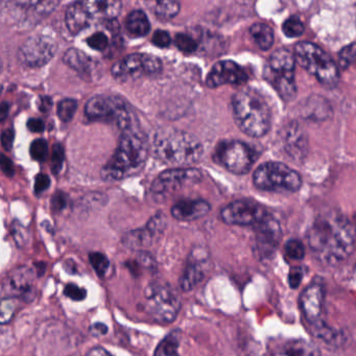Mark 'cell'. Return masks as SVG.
I'll use <instances>...</instances> for the list:
<instances>
[{
    "label": "cell",
    "instance_id": "681fc988",
    "mask_svg": "<svg viewBox=\"0 0 356 356\" xmlns=\"http://www.w3.org/2000/svg\"><path fill=\"white\" fill-rule=\"evenodd\" d=\"M67 201H66V195H64L62 191H58L55 195H54L53 200H51V207L55 211H60L65 207Z\"/></svg>",
    "mask_w": 356,
    "mask_h": 356
},
{
    "label": "cell",
    "instance_id": "d590c367",
    "mask_svg": "<svg viewBox=\"0 0 356 356\" xmlns=\"http://www.w3.org/2000/svg\"><path fill=\"white\" fill-rule=\"evenodd\" d=\"M89 261L99 277H104L109 270L110 261L107 256L99 252L89 254Z\"/></svg>",
    "mask_w": 356,
    "mask_h": 356
},
{
    "label": "cell",
    "instance_id": "5bb4252c",
    "mask_svg": "<svg viewBox=\"0 0 356 356\" xmlns=\"http://www.w3.org/2000/svg\"><path fill=\"white\" fill-rule=\"evenodd\" d=\"M268 214V211L256 202L236 200L222 208L220 218L231 226L254 227L259 224Z\"/></svg>",
    "mask_w": 356,
    "mask_h": 356
},
{
    "label": "cell",
    "instance_id": "8992f818",
    "mask_svg": "<svg viewBox=\"0 0 356 356\" xmlns=\"http://www.w3.org/2000/svg\"><path fill=\"white\" fill-rule=\"evenodd\" d=\"M85 114L89 120L114 124L122 132L136 127L132 110L122 99L112 95L91 97L85 107Z\"/></svg>",
    "mask_w": 356,
    "mask_h": 356
},
{
    "label": "cell",
    "instance_id": "30bf717a",
    "mask_svg": "<svg viewBox=\"0 0 356 356\" xmlns=\"http://www.w3.org/2000/svg\"><path fill=\"white\" fill-rule=\"evenodd\" d=\"M162 72V62L155 56L132 54L114 64L111 72L118 82L138 80L143 76H157Z\"/></svg>",
    "mask_w": 356,
    "mask_h": 356
},
{
    "label": "cell",
    "instance_id": "74e56055",
    "mask_svg": "<svg viewBox=\"0 0 356 356\" xmlns=\"http://www.w3.org/2000/svg\"><path fill=\"white\" fill-rule=\"evenodd\" d=\"M31 156L35 161H44L49 155V145L44 139H36L31 145Z\"/></svg>",
    "mask_w": 356,
    "mask_h": 356
},
{
    "label": "cell",
    "instance_id": "f6af8a7d",
    "mask_svg": "<svg viewBox=\"0 0 356 356\" xmlns=\"http://www.w3.org/2000/svg\"><path fill=\"white\" fill-rule=\"evenodd\" d=\"M49 186H51V179L47 175L39 174L36 177L34 191L37 195H40L41 193H44L45 191L49 188Z\"/></svg>",
    "mask_w": 356,
    "mask_h": 356
},
{
    "label": "cell",
    "instance_id": "836d02e7",
    "mask_svg": "<svg viewBox=\"0 0 356 356\" xmlns=\"http://www.w3.org/2000/svg\"><path fill=\"white\" fill-rule=\"evenodd\" d=\"M285 256L293 261H300L305 256V247L302 241L291 239L284 245Z\"/></svg>",
    "mask_w": 356,
    "mask_h": 356
},
{
    "label": "cell",
    "instance_id": "c3c4849f",
    "mask_svg": "<svg viewBox=\"0 0 356 356\" xmlns=\"http://www.w3.org/2000/svg\"><path fill=\"white\" fill-rule=\"evenodd\" d=\"M14 137H15V134H14V131L12 129L3 131L0 139H1V145H3L6 151H11L12 147H13Z\"/></svg>",
    "mask_w": 356,
    "mask_h": 356
},
{
    "label": "cell",
    "instance_id": "db71d44e",
    "mask_svg": "<svg viewBox=\"0 0 356 356\" xmlns=\"http://www.w3.org/2000/svg\"><path fill=\"white\" fill-rule=\"evenodd\" d=\"M86 356H113L102 347L93 348L87 353Z\"/></svg>",
    "mask_w": 356,
    "mask_h": 356
},
{
    "label": "cell",
    "instance_id": "4316f807",
    "mask_svg": "<svg viewBox=\"0 0 356 356\" xmlns=\"http://www.w3.org/2000/svg\"><path fill=\"white\" fill-rule=\"evenodd\" d=\"M127 32L134 38L147 36L151 31V24L145 12L135 10L129 14L126 20Z\"/></svg>",
    "mask_w": 356,
    "mask_h": 356
},
{
    "label": "cell",
    "instance_id": "ab89813d",
    "mask_svg": "<svg viewBox=\"0 0 356 356\" xmlns=\"http://www.w3.org/2000/svg\"><path fill=\"white\" fill-rule=\"evenodd\" d=\"M355 58V43H351L343 47L339 54V64L341 70H347L353 64Z\"/></svg>",
    "mask_w": 356,
    "mask_h": 356
},
{
    "label": "cell",
    "instance_id": "e575fe53",
    "mask_svg": "<svg viewBox=\"0 0 356 356\" xmlns=\"http://www.w3.org/2000/svg\"><path fill=\"white\" fill-rule=\"evenodd\" d=\"M76 109H78V103H76V99H63L58 105V116L63 122H70L74 118Z\"/></svg>",
    "mask_w": 356,
    "mask_h": 356
},
{
    "label": "cell",
    "instance_id": "8d00e7d4",
    "mask_svg": "<svg viewBox=\"0 0 356 356\" xmlns=\"http://www.w3.org/2000/svg\"><path fill=\"white\" fill-rule=\"evenodd\" d=\"M175 44L182 53H195L197 49V43L193 37L186 34H178L175 37Z\"/></svg>",
    "mask_w": 356,
    "mask_h": 356
},
{
    "label": "cell",
    "instance_id": "5b68a950",
    "mask_svg": "<svg viewBox=\"0 0 356 356\" xmlns=\"http://www.w3.org/2000/svg\"><path fill=\"white\" fill-rule=\"evenodd\" d=\"M293 56L296 62L324 86L334 87L339 82L337 63L318 45L310 42L298 43Z\"/></svg>",
    "mask_w": 356,
    "mask_h": 356
},
{
    "label": "cell",
    "instance_id": "f546056e",
    "mask_svg": "<svg viewBox=\"0 0 356 356\" xmlns=\"http://www.w3.org/2000/svg\"><path fill=\"white\" fill-rule=\"evenodd\" d=\"M180 335L178 331L170 333L161 343L158 345L154 356H180L179 355Z\"/></svg>",
    "mask_w": 356,
    "mask_h": 356
},
{
    "label": "cell",
    "instance_id": "d4e9b609",
    "mask_svg": "<svg viewBox=\"0 0 356 356\" xmlns=\"http://www.w3.org/2000/svg\"><path fill=\"white\" fill-rule=\"evenodd\" d=\"M63 62L72 70L83 76H90L95 70V61L84 51L78 49H70L64 54Z\"/></svg>",
    "mask_w": 356,
    "mask_h": 356
},
{
    "label": "cell",
    "instance_id": "f35d334b",
    "mask_svg": "<svg viewBox=\"0 0 356 356\" xmlns=\"http://www.w3.org/2000/svg\"><path fill=\"white\" fill-rule=\"evenodd\" d=\"M64 149L60 143H55L53 147V153H51V170L55 176L60 174L62 166H63Z\"/></svg>",
    "mask_w": 356,
    "mask_h": 356
},
{
    "label": "cell",
    "instance_id": "8fae6325",
    "mask_svg": "<svg viewBox=\"0 0 356 356\" xmlns=\"http://www.w3.org/2000/svg\"><path fill=\"white\" fill-rule=\"evenodd\" d=\"M214 160L233 174L245 175L253 166L255 155L253 149L241 141L225 140L216 147Z\"/></svg>",
    "mask_w": 356,
    "mask_h": 356
},
{
    "label": "cell",
    "instance_id": "11a10c76",
    "mask_svg": "<svg viewBox=\"0 0 356 356\" xmlns=\"http://www.w3.org/2000/svg\"><path fill=\"white\" fill-rule=\"evenodd\" d=\"M9 105L7 103L0 104V122H3L9 115Z\"/></svg>",
    "mask_w": 356,
    "mask_h": 356
},
{
    "label": "cell",
    "instance_id": "6da1fadb",
    "mask_svg": "<svg viewBox=\"0 0 356 356\" xmlns=\"http://www.w3.org/2000/svg\"><path fill=\"white\" fill-rule=\"evenodd\" d=\"M314 257L325 266H339L353 254V225L341 212L330 210L318 216L307 234Z\"/></svg>",
    "mask_w": 356,
    "mask_h": 356
},
{
    "label": "cell",
    "instance_id": "7a4b0ae2",
    "mask_svg": "<svg viewBox=\"0 0 356 356\" xmlns=\"http://www.w3.org/2000/svg\"><path fill=\"white\" fill-rule=\"evenodd\" d=\"M147 154V139L138 127L124 131L115 153L102 170V177L108 182H115L134 176L145 166Z\"/></svg>",
    "mask_w": 356,
    "mask_h": 356
},
{
    "label": "cell",
    "instance_id": "cb8c5ba5",
    "mask_svg": "<svg viewBox=\"0 0 356 356\" xmlns=\"http://www.w3.org/2000/svg\"><path fill=\"white\" fill-rule=\"evenodd\" d=\"M89 14H90L92 20H104V22H110L115 20V18L120 15L122 11V3L120 1H84Z\"/></svg>",
    "mask_w": 356,
    "mask_h": 356
},
{
    "label": "cell",
    "instance_id": "9a60e30c",
    "mask_svg": "<svg viewBox=\"0 0 356 356\" xmlns=\"http://www.w3.org/2000/svg\"><path fill=\"white\" fill-rule=\"evenodd\" d=\"M254 253L259 259L272 257L280 243L282 237L278 220L268 214L259 224L254 226Z\"/></svg>",
    "mask_w": 356,
    "mask_h": 356
},
{
    "label": "cell",
    "instance_id": "816d5d0a",
    "mask_svg": "<svg viewBox=\"0 0 356 356\" xmlns=\"http://www.w3.org/2000/svg\"><path fill=\"white\" fill-rule=\"evenodd\" d=\"M107 325L103 324V323H95L90 327V333L95 337H102V335L107 334Z\"/></svg>",
    "mask_w": 356,
    "mask_h": 356
},
{
    "label": "cell",
    "instance_id": "52a82bcc",
    "mask_svg": "<svg viewBox=\"0 0 356 356\" xmlns=\"http://www.w3.org/2000/svg\"><path fill=\"white\" fill-rule=\"evenodd\" d=\"M295 67L293 53L289 49H281L272 54L264 70V78L285 102L291 101L297 95Z\"/></svg>",
    "mask_w": 356,
    "mask_h": 356
},
{
    "label": "cell",
    "instance_id": "277c9868",
    "mask_svg": "<svg viewBox=\"0 0 356 356\" xmlns=\"http://www.w3.org/2000/svg\"><path fill=\"white\" fill-rule=\"evenodd\" d=\"M235 124L248 136H264L270 131L272 113L264 97L254 89H243L232 99Z\"/></svg>",
    "mask_w": 356,
    "mask_h": 356
},
{
    "label": "cell",
    "instance_id": "9f6ffc18",
    "mask_svg": "<svg viewBox=\"0 0 356 356\" xmlns=\"http://www.w3.org/2000/svg\"><path fill=\"white\" fill-rule=\"evenodd\" d=\"M1 70H3V62L0 60V74H1Z\"/></svg>",
    "mask_w": 356,
    "mask_h": 356
},
{
    "label": "cell",
    "instance_id": "9c48e42d",
    "mask_svg": "<svg viewBox=\"0 0 356 356\" xmlns=\"http://www.w3.org/2000/svg\"><path fill=\"white\" fill-rule=\"evenodd\" d=\"M145 308L154 320L170 324L176 320L181 303L172 287L165 283H154L145 291Z\"/></svg>",
    "mask_w": 356,
    "mask_h": 356
},
{
    "label": "cell",
    "instance_id": "3957f363",
    "mask_svg": "<svg viewBox=\"0 0 356 356\" xmlns=\"http://www.w3.org/2000/svg\"><path fill=\"white\" fill-rule=\"evenodd\" d=\"M158 159L177 168L197 163L203 155V145L197 137L175 129H162L154 138Z\"/></svg>",
    "mask_w": 356,
    "mask_h": 356
},
{
    "label": "cell",
    "instance_id": "e0dca14e",
    "mask_svg": "<svg viewBox=\"0 0 356 356\" xmlns=\"http://www.w3.org/2000/svg\"><path fill=\"white\" fill-rule=\"evenodd\" d=\"M165 227V216L162 213L154 216L145 228L136 229L126 233L122 243L129 249L141 250L151 247L156 239L159 238Z\"/></svg>",
    "mask_w": 356,
    "mask_h": 356
},
{
    "label": "cell",
    "instance_id": "7402d4cb",
    "mask_svg": "<svg viewBox=\"0 0 356 356\" xmlns=\"http://www.w3.org/2000/svg\"><path fill=\"white\" fill-rule=\"evenodd\" d=\"M66 26L72 35H78L93 22L84 1L74 3L68 7L65 15Z\"/></svg>",
    "mask_w": 356,
    "mask_h": 356
},
{
    "label": "cell",
    "instance_id": "7bdbcfd3",
    "mask_svg": "<svg viewBox=\"0 0 356 356\" xmlns=\"http://www.w3.org/2000/svg\"><path fill=\"white\" fill-rule=\"evenodd\" d=\"M59 5V1H43V3L42 1H37V3H32L35 12L40 16L49 15Z\"/></svg>",
    "mask_w": 356,
    "mask_h": 356
},
{
    "label": "cell",
    "instance_id": "603a6c76",
    "mask_svg": "<svg viewBox=\"0 0 356 356\" xmlns=\"http://www.w3.org/2000/svg\"><path fill=\"white\" fill-rule=\"evenodd\" d=\"M272 356H321L318 348L304 339H289L277 346Z\"/></svg>",
    "mask_w": 356,
    "mask_h": 356
},
{
    "label": "cell",
    "instance_id": "f5cc1de1",
    "mask_svg": "<svg viewBox=\"0 0 356 356\" xmlns=\"http://www.w3.org/2000/svg\"><path fill=\"white\" fill-rule=\"evenodd\" d=\"M53 106V99L49 97H41L40 102H39V109L41 112H47L51 109Z\"/></svg>",
    "mask_w": 356,
    "mask_h": 356
},
{
    "label": "cell",
    "instance_id": "f1b7e54d",
    "mask_svg": "<svg viewBox=\"0 0 356 356\" xmlns=\"http://www.w3.org/2000/svg\"><path fill=\"white\" fill-rule=\"evenodd\" d=\"M312 328L314 329L316 337L324 341L325 343H329V345L341 346L343 341H345L341 332L331 328L324 322L318 323V324L312 326Z\"/></svg>",
    "mask_w": 356,
    "mask_h": 356
},
{
    "label": "cell",
    "instance_id": "ee69618b",
    "mask_svg": "<svg viewBox=\"0 0 356 356\" xmlns=\"http://www.w3.org/2000/svg\"><path fill=\"white\" fill-rule=\"evenodd\" d=\"M152 42L159 49H165V47H170V43H172V37L165 31H157L153 35Z\"/></svg>",
    "mask_w": 356,
    "mask_h": 356
},
{
    "label": "cell",
    "instance_id": "7dc6e473",
    "mask_svg": "<svg viewBox=\"0 0 356 356\" xmlns=\"http://www.w3.org/2000/svg\"><path fill=\"white\" fill-rule=\"evenodd\" d=\"M0 170L8 177H13L15 174L13 162L6 155H0Z\"/></svg>",
    "mask_w": 356,
    "mask_h": 356
},
{
    "label": "cell",
    "instance_id": "7c38bea8",
    "mask_svg": "<svg viewBox=\"0 0 356 356\" xmlns=\"http://www.w3.org/2000/svg\"><path fill=\"white\" fill-rule=\"evenodd\" d=\"M202 178L203 175L197 168H170L154 180L151 193L155 199H166L184 187L197 184Z\"/></svg>",
    "mask_w": 356,
    "mask_h": 356
},
{
    "label": "cell",
    "instance_id": "ac0fdd59",
    "mask_svg": "<svg viewBox=\"0 0 356 356\" xmlns=\"http://www.w3.org/2000/svg\"><path fill=\"white\" fill-rule=\"evenodd\" d=\"M300 308L312 326L322 322L324 307V286L322 280L314 279L300 296Z\"/></svg>",
    "mask_w": 356,
    "mask_h": 356
},
{
    "label": "cell",
    "instance_id": "b9f144b4",
    "mask_svg": "<svg viewBox=\"0 0 356 356\" xmlns=\"http://www.w3.org/2000/svg\"><path fill=\"white\" fill-rule=\"evenodd\" d=\"M64 293H65L66 297L74 300V301H82L87 296L86 289H82V287L78 286L74 283L66 285Z\"/></svg>",
    "mask_w": 356,
    "mask_h": 356
},
{
    "label": "cell",
    "instance_id": "bcb514c9",
    "mask_svg": "<svg viewBox=\"0 0 356 356\" xmlns=\"http://www.w3.org/2000/svg\"><path fill=\"white\" fill-rule=\"evenodd\" d=\"M304 272L299 266L291 268L289 274V284L293 289H297L301 284L302 279H303Z\"/></svg>",
    "mask_w": 356,
    "mask_h": 356
},
{
    "label": "cell",
    "instance_id": "ba28073f",
    "mask_svg": "<svg viewBox=\"0 0 356 356\" xmlns=\"http://www.w3.org/2000/svg\"><path fill=\"white\" fill-rule=\"evenodd\" d=\"M254 185L272 193H296L301 188V176L281 162H266L254 172Z\"/></svg>",
    "mask_w": 356,
    "mask_h": 356
},
{
    "label": "cell",
    "instance_id": "d6986e66",
    "mask_svg": "<svg viewBox=\"0 0 356 356\" xmlns=\"http://www.w3.org/2000/svg\"><path fill=\"white\" fill-rule=\"evenodd\" d=\"M247 72L233 61H220L214 64L208 74L206 85L209 88H218L224 85H243L248 82Z\"/></svg>",
    "mask_w": 356,
    "mask_h": 356
},
{
    "label": "cell",
    "instance_id": "83f0119b",
    "mask_svg": "<svg viewBox=\"0 0 356 356\" xmlns=\"http://www.w3.org/2000/svg\"><path fill=\"white\" fill-rule=\"evenodd\" d=\"M250 35L261 51H268L274 44V32L268 24H253L250 28Z\"/></svg>",
    "mask_w": 356,
    "mask_h": 356
},
{
    "label": "cell",
    "instance_id": "44dd1931",
    "mask_svg": "<svg viewBox=\"0 0 356 356\" xmlns=\"http://www.w3.org/2000/svg\"><path fill=\"white\" fill-rule=\"evenodd\" d=\"M284 149L293 159H302L307 153V136L298 124H291L285 131Z\"/></svg>",
    "mask_w": 356,
    "mask_h": 356
},
{
    "label": "cell",
    "instance_id": "4fadbf2b",
    "mask_svg": "<svg viewBox=\"0 0 356 356\" xmlns=\"http://www.w3.org/2000/svg\"><path fill=\"white\" fill-rule=\"evenodd\" d=\"M58 51V44L51 37L35 35L24 41L18 49V60L28 67H43Z\"/></svg>",
    "mask_w": 356,
    "mask_h": 356
},
{
    "label": "cell",
    "instance_id": "484cf974",
    "mask_svg": "<svg viewBox=\"0 0 356 356\" xmlns=\"http://www.w3.org/2000/svg\"><path fill=\"white\" fill-rule=\"evenodd\" d=\"M35 272L30 266H22L15 268L9 277V285L14 293H26L32 289Z\"/></svg>",
    "mask_w": 356,
    "mask_h": 356
},
{
    "label": "cell",
    "instance_id": "ffe728a7",
    "mask_svg": "<svg viewBox=\"0 0 356 356\" xmlns=\"http://www.w3.org/2000/svg\"><path fill=\"white\" fill-rule=\"evenodd\" d=\"M211 207L205 200H181L172 208V216L181 222H193L209 213Z\"/></svg>",
    "mask_w": 356,
    "mask_h": 356
},
{
    "label": "cell",
    "instance_id": "60d3db41",
    "mask_svg": "<svg viewBox=\"0 0 356 356\" xmlns=\"http://www.w3.org/2000/svg\"><path fill=\"white\" fill-rule=\"evenodd\" d=\"M87 44L95 51H105L108 44H109V39L103 33H97V34L92 35L87 39Z\"/></svg>",
    "mask_w": 356,
    "mask_h": 356
},
{
    "label": "cell",
    "instance_id": "1f68e13d",
    "mask_svg": "<svg viewBox=\"0 0 356 356\" xmlns=\"http://www.w3.org/2000/svg\"><path fill=\"white\" fill-rule=\"evenodd\" d=\"M17 298H3L0 299V325H7L13 320L18 309Z\"/></svg>",
    "mask_w": 356,
    "mask_h": 356
},
{
    "label": "cell",
    "instance_id": "4dcf8cb0",
    "mask_svg": "<svg viewBox=\"0 0 356 356\" xmlns=\"http://www.w3.org/2000/svg\"><path fill=\"white\" fill-rule=\"evenodd\" d=\"M180 12V3L174 0H162L156 3L155 14L161 20H170Z\"/></svg>",
    "mask_w": 356,
    "mask_h": 356
},
{
    "label": "cell",
    "instance_id": "d6a6232c",
    "mask_svg": "<svg viewBox=\"0 0 356 356\" xmlns=\"http://www.w3.org/2000/svg\"><path fill=\"white\" fill-rule=\"evenodd\" d=\"M304 31H305V26H304L303 22L296 16H291L283 22V34L289 38H297V37L302 36Z\"/></svg>",
    "mask_w": 356,
    "mask_h": 356
},
{
    "label": "cell",
    "instance_id": "f907efd6",
    "mask_svg": "<svg viewBox=\"0 0 356 356\" xmlns=\"http://www.w3.org/2000/svg\"><path fill=\"white\" fill-rule=\"evenodd\" d=\"M28 128L33 133H42L44 131V122L39 118H31L28 122Z\"/></svg>",
    "mask_w": 356,
    "mask_h": 356
},
{
    "label": "cell",
    "instance_id": "2e32d148",
    "mask_svg": "<svg viewBox=\"0 0 356 356\" xmlns=\"http://www.w3.org/2000/svg\"><path fill=\"white\" fill-rule=\"evenodd\" d=\"M209 264V254L205 249L193 250L180 278V289L184 291H193L205 278Z\"/></svg>",
    "mask_w": 356,
    "mask_h": 356
}]
</instances>
